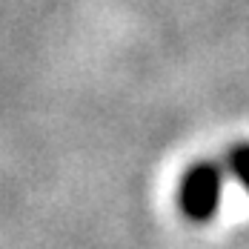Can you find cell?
<instances>
[{
  "instance_id": "cell-1",
  "label": "cell",
  "mask_w": 249,
  "mask_h": 249,
  "mask_svg": "<svg viewBox=\"0 0 249 249\" xmlns=\"http://www.w3.org/2000/svg\"><path fill=\"white\" fill-rule=\"evenodd\" d=\"M224 178L212 163H198L180 180V209L192 221H209L221 206Z\"/></svg>"
},
{
  "instance_id": "cell-2",
  "label": "cell",
  "mask_w": 249,
  "mask_h": 249,
  "mask_svg": "<svg viewBox=\"0 0 249 249\" xmlns=\"http://www.w3.org/2000/svg\"><path fill=\"white\" fill-rule=\"evenodd\" d=\"M229 169H232V175L241 180V186L249 192V143L232 149V155H229Z\"/></svg>"
}]
</instances>
